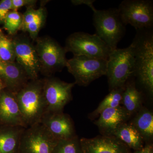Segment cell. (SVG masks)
<instances>
[{
    "mask_svg": "<svg viewBox=\"0 0 153 153\" xmlns=\"http://www.w3.org/2000/svg\"><path fill=\"white\" fill-rule=\"evenodd\" d=\"M132 44L134 49V76L151 96L153 94L152 29L137 30Z\"/></svg>",
    "mask_w": 153,
    "mask_h": 153,
    "instance_id": "cell-1",
    "label": "cell"
},
{
    "mask_svg": "<svg viewBox=\"0 0 153 153\" xmlns=\"http://www.w3.org/2000/svg\"><path fill=\"white\" fill-rule=\"evenodd\" d=\"M43 85L44 79L32 80L15 94L27 128L40 123L47 112Z\"/></svg>",
    "mask_w": 153,
    "mask_h": 153,
    "instance_id": "cell-2",
    "label": "cell"
},
{
    "mask_svg": "<svg viewBox=\"0 0 153 153\" xmlns=\"http://www.w3.org/2000/svg\"><path fill=\"white\" fill-rule=\"evenodd\" d=\"M134 49L132 44L124 49L112 51L107 60L106 75L110 91L125 87L134 76Z\"/></svg>",
    "mask_w": 153,
    "mask_h": 153,
    "instance_id": "cell-3",
    "label": "cell"
},
{
    "mask_svg": "<svg viewBox=\"0 0 153 153\" xmlns=\"http://www.w3.org/2000/svg\"><path fill=\"white\" fill-rule=\"evenodd\" d=\"M93 13V25L96 34L111 51L117 49L119 42L125 34L126 26L122 20L118 9H96Z\"/></svg>",
    "mask_w": 153,
    "mask_h": 153,
    "instance_id": "cell-4",
    "label": "cell"
},
{
    "mask_svg": "<svg viewBox=\"0 0 153 153\" xmlns=\"http://www.w3.org/2000/svg\"><path fill=\"white\" fill-rule=\"evenodd\" d=\"M66 52H72L74 56L86 57L107 60L112 52L110 48L96 34L77 32L66 39Z\"/></svg>",
    "mask_w": 153,
    "mask_h": 153,
    "instance_id": "cell-5",
    "label": "cell"
},
{
    "mask_svg": "<svg viewBox=\"0 0 153 153\" xmlns=\"http://www.w3.org/2000/svg\"><path fill=\"white\" fill-rule=\"evenodd\" d=\"M107 60L84 56H74L67 60L66 67L75 79V84L87 86L106 75Z\"/></svg>",
    "mask_w": 153,
    "mask_h": 153,
    "instance_id": "cell-6",
    "label": "cell"
},
{
    "mask_svg": "<svg viewBox=\"0 0 153 153\" xmlns=\"http://www.w3.org/2000/svg\"><path fill=\"white\" fill-rule=\"evenodd\" d=\"M118 9L126 26L131 25L136 30L152 28V1L125 0L121 3Z\"/></svg>",
    "mask_w": 153,
    "mask_h": 153,
    "instance_id": "cell-7",
    "label": "cell"
},
{
    "mask_svg": "<svg viewBox=\"0 0 153 153\" xmlns=\"http://www.w3.org/2000/svg\"><path fill=\"white\" fill-rule=\"evenodd\" d=\"M57 141L39 123L25 128L21 139L20 153H52Z\"/></svg>",
    "mask_w": 153,
    "mask_h": 153,
    "instance_id": "cell-8",
    "label": "cell"
},
{
    "mask_svg": "<svg viewBox=\"0 0 153 153\" xmlns=\"http://www.w3.org/2000/svg\"><path fill=\"white\" fill-rule=\"evenodd\" d=\"M35 47L41 69L47 72L60 71L66 67L67 60L65 48L49 38H39Z\"/></svg>",
    "mask_w": 153,
    "mask_h": 153,
    "instance_id": "cell-9",
    "label": "cell"
},
{
    "mask_svg": "<svg viewBox=\"0 0 153 153\" xmlns=\"http://www.w3.org/2000/svg\"><path fill=\"white\" fill-rule=\"evenodd\" d=\"M75 84V82L68 83L55 78L44 79L47 112H63L64 107L72 100L71 90Z\"/></svg>",
    "mask_w": 153,
    "mask_h": 153,
    "instance_id": "cell-10",
    "label": "cell"
},
{
    "mask_svg": "<svg viewBox=\"0 0 153 153\" xmlns=\"http://www.w3.org/2000/svg\"><path fill=\"white\" fill-rule=\"evenodd\" d=\"M13 41L18 64L24 69L29 79H37L41 67L35 47L25 38H17Z\"/></svg>",
    "mask_w": 153,
    "mask_h": 153,
    "instance_id": "cell-11",
    "label": "cell"
},
{
    "mask_svg": "<svg viewBox=\"0 0 153 153\" xmlns=\"http://www.w3.org/2000/svg\"><path fill=\"white\" fill-rule=\"evenodd\" d=\"M40 123L57 140L69 139L76 136L71 118L63 112H46Z\"/></svg>",
    "mask_w": 153,
    "mask_h": 153,
    "instance_id": "cell-12",
    "label": "cell"
},
{
    "mask_svg": "<svg viewBox=\"0 0 153 153\" xmlns=\"http://www.w3.org/2000/svg\"><path fill=\"white\" fill-rule=\"evenodd\" d=\"M79 141L83 153H131L126 145L111 136L82 138Z\"/></svg>",
    "mask_w": 153,
    "mask_h": 153,
    "instance_id": "cell-13",
    "label": "cell"
},
{
    "mask_svg": "<svg viewBox=\"0 0 153 153\" xmlns=\"http://www.w3.org/2000/svg\"><path fill=\"white\" fill-rule=\"evenodd\" d=\"M0 121L6 126H22L25 125L16 94L10 91L0 93Z\"/></svg>",
    "mask_w": 153,
    "mask_h": 153,
    "instance_id": "cell-14",
    "label": "cell"
},
{
    "mask_svg": "<svg viewBox=\"0 0 153 153\" xmlns=\"http://www.w3.org/2000/svg\"><path fill=\"white\" fill-rule=\"evenodd\" d=\"M94 124L103 135L111 136L120 125L125 123L130 117L123 106L110 108L102 111Z\"/></svg>",
    "mask_w": 153,
    "mask_h": 153,
    "instance_id": "cell-15",
    "label": "cell"
},
{
    "mask_svg": "<svg viewBox=\"0 0 153 153\" xmlns=\"http://www.w3.org/2000/svg\"><path fill=\"white\" fill-rule=\"evenodd\" d=\"M0 78L4 81L10 91L15 94L27 84L29 79L24 69L18 63L1 60Z\"/></svg>",
    "mask_w": 153,
    "mask_h": 153,
    "instance_id": "cell-16",
    "label": "cell"
},
{
    "mask_svg": "<svg viewBox=\"0 0 153 153\" xmlns=\"http://www.w3.org/2000/svg\"><path fill=\"white\" fill-rule=\"evenodd\" d=\"M25 128L6 126L0 129V153H20L21 139Z\"/></svg>",
    "mask_w": 153,
    "mask_h": 153,
    "instance_id": "cell-17",
    "label": "cell"
},
{
    "mask_svg": "<svg viewBox=\"0 0 153 153\" xmlns=\"http://www.w3.org/2000/svg\"><path fill=\"white\" fill-rule=\"evenodd\" d=\"M111 136L120 140L130 149L135 151L144 147L142 137L131 123L123 124L116 130Z\"/></svg>",
    "mask_w": 153,
    "mask_h": 153,
    "instance_id": "cell-18",
    "label": "cell"
},
{
    "mask_svg": "<svg viewBox=\"0 0 153 153\" xmlns=\"http://www.w3.org/2000/svg\"><path fill=\"white\" fill-rule=\"evenodd\" d=\"M131 78L125 85L121 102L130 116L140 109L142 102V93L137 88L135 82L131 80Z\"/></svg>",
    "mask_w": 153,
    "mask_h": 153,
    "instance_id": "cell-19",
    "label": "cell"
},
{
    "mask_svg": "<svg viewBox=\"0 0 153 153\" xmlns=\"http://www.w3.org/2000/svg\"><path fill=\"white\" fill-rule=\"evenodd\" d=\"M140 134L144 141L149 140L153 136V114L150 111L143 108L131 123Z\"/></svg>",
    "mask_w": 153,
    "mask_h": 153,
    "instance_id": "cell-20",
    "label": "cell"
},
{
    "mask_svg": "<svg viewBox=\"0 0 153 153\" xmlns=\"http://www.w3.org/2000/svg\"><path fill=\"white\" fill-rule=\"evenodd\" d=\"M124 87L111 91L109 94L100 103L96 109L91 114L92 117H95L100 114L105 109L115 108L120 106L122 99V94Z\"/></svg>",
    "mask_w": 153,
    "mask_h": 153,
    "instance_id": "cell-21",
    "label": "cell"
},
{
    "mask_svg": "<svg viewBox=\"0 0 153 153\" xmlns=\"http://www.w3.org/2000/svg\"><path fill=\"white\" fill-rule=\"evenodd\" d=\"M52 153H83L80 141L75 136L67 140H59L55 144Z\"/></svg>",
    "mask_w": 153,
    "mask_h": 153,
    "instance_id": "cell-22",
    "label": "cell"
},
{
    "mask_svg": "<svg viewBox=\"0 0 153 153\" xmlns=\"http://www.w3.org/2000/svg\"><path fill=\"white\" fill-rule=\"evenodd\" d=\"M16 60L13 41L0 35V60L4 62H14Z\"/></svg>",
    "mask_w": 153,
    "mask_h": 153,
    "instance_id": "cell-23",
    "label": "cell"
},
{
    "mask_svg": "<svg viewBox=\"0 0 153 153\" xmlns=\"http://www.w3.org/2000/svg\"><path fill=\"white\" fill-rule=\"evenodd\" d=\"M22 16L17 10L10 11L4 21V28L10 34H14L21 28Z\"/></svg>",
    "mask_w": 153,
    "mask_h": 153,
    "instance_id": "cell-24",
    "label": "cell"
},
{
    "mask_svg": "<svg viewBox=\"0 0 153 153\" xmlns=\"http://www.w3.org/2000/svg\"><path fill=\"white\" fill-rule=\"evenodd\" d=\"M44 17H45V13L44 9L41 8L38 10H35L31 7H29L24 15L22 16L21 28L25 31L29 24Z\"/></svg>",
    "mask_w": 153,
    "mask_h": 153,
    "instance_id": "cell-25",
    "label": "cell"
},
{
    "mask_svg": "<svg viewBox=\"0 0 153 153\" xmlns=\"http://www.w3.org/2000/svg\"><path fill=\"white\" fill-rule=\"evenodd\" d=\"M44 20L45 17L38 19L36 22L29 24L25 29V31L28 32L31 38L33 39H36L38 32L44 24Z\"/></svg>",
    "mask_w": 153,
    "mask_h": 153,
    "instance_id": "cell-26",
    "label": "cell"
},
{
    "mask_svg": "<svg viewBox=\"0 0 153 153\" xmlns=\"http://www.w3.org/2000/svg\"><path fill=\"white\" fill-rule=\"evenodd\" d=\"M11 10H12V0H2L0 1V22H4Z\"/></svg>",
    "mask_w": 153,
    "mask_h": 153,
    "instance_id": "cell-27",
    "label": "cell"
},
{
    "mask_svg": "<svg viewBox=\"0 0 153 153\" xmlns=\"http://www.w3.org/2000/svg\"><path fill=\"white\" fill-rule=\"evenodd\" d=\"M37 1L35 0H12V10H17L24 6H31L35 4Z\"/></svg>",
    "mask_w": 153,
    "mask_h": 153,
    "instance_id": "cell-28",
    "label": "cell"
},
{
    "mask_svg": "<svg viewBox=\"0 0 153 153\" xmlns=\"http://www.w3.org/2000/svg\"><path fill=\"white\" fill-rule=\"evenodd\" d=\"M95 1L94 0H75V1H71V2L74 5L76 6L82 4L86 5V6L89 7L94 12L96 10L93 4Z\"/></svg>",
    "mask_w": 153,
    "mask_h": 153,
    "instance_id": "cell-29",
    "label": "cell"
},
{
    "mask_svg": "<svg viewBox=\"0 0 153 153\" xmlns=\"http://www.w3.org/2000/svg\"><path fill=\"white\" fill-rule=\"evenodd\" d=\"M134 153H153L152 145L151 144L146 145L141 149L136 151Z\"/></svg>",
    "mask_w": 153,
    "mask_h": 153,
    "instance_id": "cell-30",
    "label": "cell"
},
{
    "mask_svg": "<svg viewBox=\"0 0 153 153\" xmlns=\"http://www.w3.org/2000/svg\"><path fill=\"white\" fill-rule=\"evenodd\" d=\"M3 88V82H2L1 80L0 79V93L1 92V91L2 90Z\"/></svg>",
    "mask_w": 153,
    "mask_h": 153,
    "instance_id": "cell-31",
    "label": "cell"
}]
</instances>
